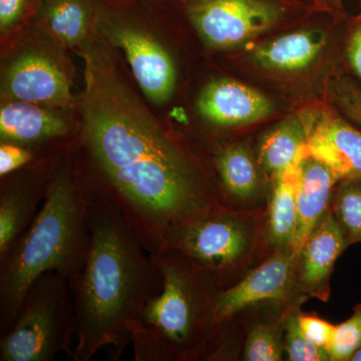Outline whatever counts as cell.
<instances>
[{
    "instance_id": "cell-7",
    "label": "cell",
    "mask_w": 361,
    "mask_h": 361,
    "mask_svg": "<svg viewBox=\"0 0 361 361\" xmlns=\"http://www.w3.org/2000/svg\"><path fill=\"white\" fill-rule=\"evenodd\" d=\"M39 30V28H37ZM25 39L1 68V101H23L71 110L75 103L70 61L44 32Z\"/></svg>"
},
{
    "instance_id": "cell-31",
    "label": "cell",
    "mask_w": 361,
    "mask_h": 361,
    "mask_svg": "<svg viewBox=\"0 0 361 361\" xmlns=\"http://www.w3.org/2000/svg\"><path fill=\"white\" fill-rule=\"evenodd\" d=\"M350 361H361V348L356 351Z\"/></svg>"
},
{
    "instance_id": "cell-5",
    "label": "cell",
    "mask_w": 361,
    "mask_h": 361,
    "mask_svg": "<svg viewBox=\"0 0 361 361\" xmlns=\"http://www.w3.org/2000/svg\"><path fill=\"white\" fill-rule=\"evenodd\" d=\"M265 223L266 207L241 211L217 204L174 226L161 250L173 249L186 256L224 290L272 253Z\"/></svg>"
},
{
    "instance_id": "cell-29",
    "label": "cell",
    "mask_w": 361,
    "mask_h": 361,
    "mask_svg": "<svg viewBox=\"0 0 361 361\" xmlns=\"http://www.w3.org/2000/svg\"><path fill=\"white\" fill-rule=\"evenodd\" d=\"M32 0H0V33L2 40L18 32L25 23Z\"/></svg>"
},
{
    "instance_id": "cell-2",
    "label": "cell",
    "mask_w": 361,
    "mask_h": 361,
    "mask_svg": "<svg viewBox=\"0 0 361 361\" xmlns=\"http://www.w3.org/2000/svg\"><path fill=\"white\" fill-rule=\"evenodd\" d=\"M68 284L75 305L71 360L89 361L106 348L111 360H120L132 343L130 324L160 293L163 276L104 180L90 183L89 247Z\"/></svg>"
},
{
    "instance_id": "cell-24",
    "label": "cell",
    "mask_w": 361,
    "mask_h": 361,
    "mask_svg": "<svg viewBox=\"0 0 361 361\" xmlns=\"http://www.w3.org/2000/svg\"><path fill=\"white\" fill-rule=\"evenodd\" d=\"M307 297H300L289 304L285 317L284 343L287 360L289 361H331L329 351L311 343L299 329V311Z\"/></svg>"
},
{
    "instance_id": "cell-26",
    "label": "cell",
    "mask_w": 361,
    "mask_h": 361,
    "mask_svg": "<svg viewBox=\"0 0 361 361\" xmlns=\"http://www.w3.org/2000/svg\"><path fill=\"white\" fill-rule=\"evenodd\" d=\"M361 348V303L345 322L337 325L336 336L329 353L331 361H350Z\"/></svg>"
},
{
    "instance_id": "cell-10",
    "label": "cell",
    "mask_w": 361,
    "mask_h": 361,
    "mask_svg": "<svg viewBox=\"0 0 361 361\" xmlns=\"http://www.w3.org/2000/svg\"><path fill=\"white\" fill-rule=\"evenodd\" d=\"M295 260L293 248L273 251L236 284L221 290L212 313L214 331L256 306L289 304L306 297L297 292Z\"/></svg>"
},
{
    "instance_id": "cell-19",
    "label": "cell",
    "mask_w": 361,
    "mask_h": 361,
    "mask_svg": "<svg viewBox=\"0 0 361 361\" xmlns=\"http://www.w3.org/2000/svg\"><path fill=\"white\" fill-rule=\"evenodd\" d=\"M289 304H262L237 316L241 319L244 332L240 360H282L285 317Z\"/></svg>"
},
{
    "instance_id": "cell-11",
    "label": "cell",
    "mask_w": 361,
    "mask_h": 361,
    "mask_svg": "<svg viewBox=\"0 0 361 361\" xmlns=\"http://www.w3.org/2000/svg\"><path fill=\"white\" fill-rule=\"evenodd\" d=\"M308 153L324 163L337 180L361 179V129L324 104L303 109Z\"/></svg>"
},
{
    "instance_id": "cell-1",
    "label": "cell",
    "mask_w": 361,
    "mask_h": 361,
    "mask_svg": "<svg viewBox=\"0 0 361 361\" xmlns=\"http://www.w3.org/2000/svg\"><path fill=\"white\" fill-rule=\"evenodd\" d=\"M80 52L82 146L142 245L155 254L174 226L222 204L217 183L142 103L102 37Z\"/></svg>"
},
{
    "instance_id": "cell-6",
    "label": "cell",
    "mask_w": 361,
    "mask_h": 361,
    "mask_svg": "<svg viewBox=\"0 0 361 361\" xmlns=\"http://www.w3.org/2000/svg\"><path fill=\"white\" fill-rule=\"evenodd\" d=\"M75 305L68 280L56 272L40 275L26 292L11 329L0 336V361L71 358Z\"/></svg>"
},
{
    "instance_id": "cell-3",
    "label": "cell",
    "mask_w": 361,
    "mask_h": 361,
    "mask_svg": "<svg viewBox=\"0 0 361 361\" xmlns=\"http://www.w3.org/2000/svg\"><path fill=\"white\" fill-rule=\"evenodd\" d=\"M90 183L68 159L59 161L39 213L0 258V336L16 320L26 292L47 272L71 281L89 247Z\"/></svg>"
},
{
    "instance_id": "cell-16",
    "label": "cell",
    "mask_w": 361,
    "mask_h": 361,
    "mask_svg": "<svg viewBox=\"0 0 361 361\" xmlns=\"http://www.w3.org/2000/svg\"><path fill=\"white\" fill-rule=\"evenodd\" d=\"M68 111L30 102L1 101V142L23 145L39 151L49 142L65 139L75 127Z\"/></svg>"
},
{
    "instance_id": "cell-21",
    "label": "cell",
    "mask_w": 361,
    "mask_h": 361,
    "mask_svg": "<svg viewBox=\"0 0 361 361\" xmlns=\"http://www.w3.org/2000/svg\"><path fill=\"white\" fill-rule=\"evenodd\" d=\"M326 44V35L322 30H300L257 45L252 52V59L261 68L293 73L312 65Z\"/></svg>"
},
{
    "instance_id": "cell-4",
    "label": "cell",
    "mask_w": 361,
    "mask_h": 361,
    "mask_svg": "<svg viewBox=\"0 0 361 361\" xmlns=\"http://www.w3.org/2000/svg\"><path fill=\"white\" fill-rule=\"evenodd\" d=\"M152 255L163 276V288L130 324L134 360H204L221 289L205 270L178 251L163 249Z\"/></svg>"
},
{
    "instance_id": "cell-23",
    "label": "cell",
    "mask_w": 361,
    "mask_h": 361,
    "mask_svg": "<svg viewBox=\"0 0 361 361\" xmlns=\"http://www.w3.org/2000/svg\"><path fill=\"white\" fill-rule=\"evenodd\" d=\"M329 208L348 246L361 243V179L339 180Z\"/></svg>"
},
{
    "instance_id": "cell-13",
    "label": "cell",
    "mask_w": 361,
    "mask_h": 361,
    "mask_svg": "<svg viewBox=\"0 0 361 361\" xmlns=\"http://www.w3.org/2000/svg\"><path fill=\"white\" fill-rule=\"evenodd\" d=\"M214 166L223 205L241 211L265 208L271 180L248 147L226 145L216 154Z\"/></svg>"
},
{
    "instance_id": "cell-17",
    "label": "cell",
    "mask_w": 361,
    "mask_h": 361,
    "mask_svg": "<svg viewBox=\"0 0 361 361\" xmlns=\"http://www.w3.org/2000/svg\"><path fill=\"white\" fill-rule=\"evenodd\" d=\"M94 0H40L35 13L39 30L65 49H82L97 32Z\"/></svg>"
},
{
    "instance_id": "cell-18",
    "label": "cell",
    "mask_w": 361,
    "mask_h": 361,
    "mask_svg": "<svg viewBox=\"0 0 361 361\" xmlns=\"http://www.w3.org/2000/svg\"><path fill=\"white\" fill-rule=\"evenodd\" d=\"M337 183L338 180L332 171L310 154L299 163L296 194L298 222L293 243L295 255L329 210Z\"/></svg>"
},
{
    "instance_id": "cell-32",
    "label": "cell",
    "mask_w": 361,
    "mask_h": 361,
    "mask_svg": "<svg viewBox=\"0 0 361 361\" xmlns=\"http://www.w3.org/2000/svg\"><path fill=\"white\" fill-rule=\"evenodd\" d=\"M324 1H326V0H324ZM329 2L331 6H337L341 4V0H329Z\"/></svg>"
},
{
    "instance_id": "cell-9",
    "label": "cell",
    "mask_w": 361,
    "mask_h": 361,
    "mask_svg": "<svg viewBox=\"0 0 361 361\" xmlns=\"http://www.w3.org/2000/svg\"><path fill=\"white\" fill-rule=\"evenodd\" d=\"M97 32L110 47L122 49L135 82L152 103L172 97L177 73L170 52L148 30L115 14L97 9Z\"/></svg>"
},
{
    "instance_id": "cell-14",
    "label": "cell",
    "mask_w": 361,
    "mask_h": 361,
    "mask_svg": "<svg viewBox=\"0 0 361 361\" xmlns=\"http://www.w3.org/2000/svg\"><path fill=\"white\" fill-rule=\"evenodd\" d=\"M348 248L329 208L297 253L295 285L298 294L327 302L334 264Z\"/></svg>"
},
{
    "instance_id": "cell-22",
    "label": "cell",
    "mask_w": 361,
    "mask_h": 361,
    "mask_svg": "<svg viewBox=\"0 0 361 361\" xmlns=\"http://www.w3.org/2000/svg\"><path fill=\"white\" fill-rule=\"evenodd\" d=\"M297 168L271 180L266 205L265 237L271 252L293 248L297 213Z\"/></svg>"
},
{
    "instance_id": "cell-30",
    "label": "cell",
    "mask_w": 361,
    "mask_h": 361,
    "mask_svg": "<svg viewBox=\"0 0 361 361\" xmlns=\"http://www.w3.org/2000/svg\"><path fill=\"white\" fill-rule=\"evenodd\" d=\"M345 58L351 73L361 85V11L351 23L345 44Z\"/></svg>"
},
{
    "instance_id": "cell-28",
    "label": "cell",
    "mask_w": 361,
    "mask_h": 361,
    "mask_svg": "<svg viewBox=\"0 0 361 361\" xmlns=\"http://www.w3.org/2000/svg\"><path fill=\"white\" fill-rule=\"evenodd\" d=\"M37 152L30 147L14 142H1L0 144V176L16 172L20 169L37 163Z\"/></svg>"
},
{
    "instance_id": "cell-15",
    "label": "cell",
    "mask_w": 361,
    "mask_h": 361,
    "mask_svg": "<svg viewBox=\"0 0 361 361\" xmlns=\"http://www.w3.org/2000/svg\"><path fill=\"white\" fill-rule=\"evenodd\" d=\"M197 110L211 125L234 128L264 120L274 111L275 106L267 97L248 85L219 78L202 90Z\"/></svg>"
},
{
    "instance_id": "cell-8",
    "label": "cell",
    "mask_w": 361,
    "mask_h": 361,
    "mask_svg": "<svg viewBox=\"0 0 361 361\" xmlns=\"http://www.w3.org/2000/svg\"><path fill=\"white\" fill-rule=\"evenodd\" d=\"M186 13L207 47L230 49L274 27L285 8L273 0H189Z\"/></svg>"
},
{
    "instance_id": "cell-27",
    "label": "cell",
    "mask_w": 361,
    "mask_h": 361,
    "mask_svg": "<svg viewBox=\"0 0 361 361\" xmlns=\"http://www.w3.org/2000/svg\"><path fill=\"white\" fill-rule=\"evenodd\" d=\"M297 320L301 334L308 341L325 350H329L336 336L337 325L312 313L303 312L302 310L299 311Z\"/></svg>"
},
{
    "instance_id": "cell-12",
    "label": "cell",
    "mask_w": 361,
    "mask_h": 361,
    "mask_svg": "<svg viewBox=\"0 0 361 361\" xmlns=\"http://www.w3.org/2000/svg\"><path fill=\"white\" fill-rule=\"evenodd\" d=\"M58 164H33L1 178L0 258L35 220Z\"/></svg>"
},
{
    "instance_id": "cell-25",
    "label": "cell",
    "mask_w": 361,
    "mask_h": 361,
    "mask_svg": "<svg viewBox=\"0 0 361 361\" xmlns=\"http://www.w3.org/2000/svg\"><path fill=\"white\" fill-rule=\"evenodd\" d=\"M329 94L336 110L361 129V85L344 75H336L329 82Z\"/></svg>"
},
{
    "instance_id": "cell-20",
    "label": "cell",
    "mask_w": 361,
    "mask_h": 361,
    "mask_svg": "<svg viewBox=\"0 0 361 361\" xmlns=\"http://www.w3.org/2000/svg\"><path fill=\"white\" fill-rule=\"evenodd\" d=\"M307 134L300 116L285 118L259 140L256 158L270 180L298 167L308 155Z\"/></svg>"
}]
</instances>
